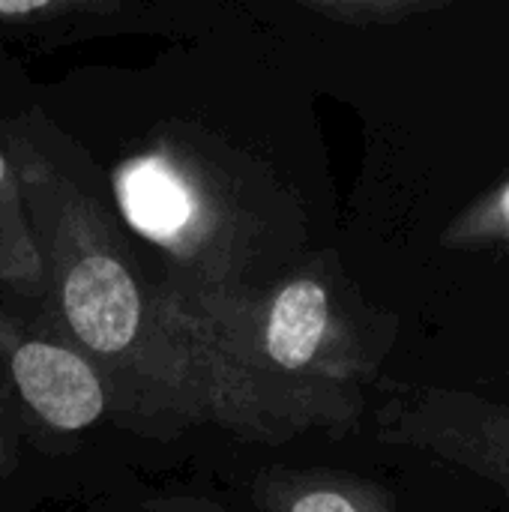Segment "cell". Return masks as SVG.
<instances>
[{"label": "cell", "instance_id": "obj_3", "mask_svg": "<svg viewBox=\"0 0 509 512\" xmlns=\"http://www.w3.org/2000/svg\"><path fill=\"white\" fill-rule=\"evenodd\" d=\"M12 375L27 405L54 429L78 432L102 414V387L93 369L66 348L27 342L12 357Z\"/></svg>", "mask_w": 509, "mask_h": 512}, {"label": "cell", "instance_id": "obj_4", "mask_svg": "<svg viewBox=\"0 0 509 512\" xmlns=\"http://www.w3.org/2000/svg\"><path fill=\"white\" fill-rule=\"evenodd\" d=\"M117 195L126 219L141 234L162 243L180 237L198 210L192 189L162 156H144L129 162L120 174Z\"/></svg>", "mask_w": 509, "mask_h": 512}, {"label": "cell", "instance_id": "obj_2", "mask_svg": "<svg viewBox=\"0 0 509 512\" xmlns=\"http://www.w3.org/2000/svg\"><path fill=\"white\" fill-rule=\"evenodd\" d=\"M63 309L75 336L99 351H123L138 333L141 300L132 276L108 255H87L72 267L63 288Z\"/></svg>", "mask_w": 509, "mask_h": 512}, {"label": "cell", "instance_id": "obj_8", "mask_svg": "<svg viewBox=\"0 0 509 512\" xmlns=\"http://www.w3.org/2000/svg\"><path fill=\"white\" fill-rule=\"evenodd\" d=\"M51 3L45 0H24V3H9V0H0V15H30V12H42L48 9Z\"/></svg>", "mask_w": 509, "mask_h": 512}, {"label": "cell", "instance_id": "obj_7", "mask_svg": "<svg viewBox=\"0 0 509 512\" xmlns=\"http://www.w3.org/2000/svg\"><path fill=\"white\" fill-rule=\"evenodd\" d=\"M291 512H369V507H363L360 501L333 492V489H315L303 498H297V504L291 507Z\"/></svg>", "mask_w": 509, "mask_h": 512}, {"label": "cell", "instance_id": "obj_6", "mask_svg": "<svg viewBox=\"0 0 509 512\" xmlns=\"http://www.w3.org/2000/svg\"><path fill=\"white\" fill-rule=\"evenodd\" d=\"M450 249H509V177L474 198L444 231Z\"/></svg>", "mask_w": 509, "mask_h": 512}, {"label": "cell", "instance_id": "obj_5", "mask_svg": "<svg viewBox=\"0 0 509 512\" xmlns=\"http://www.w3.org/2000/svg\"><path fill=\"white\" fill-rule=\"evenodd\" d=\"M330 327V297L315 279H297L273 303L267 324V354L282 369H303L315 360Z\"/></svg>", "mask_w": 509, "mask_h": 512}, {"label": "cell", "instance_id": "obj_9", "mask_svg": "<svg viewBox=\"0 0 509 512\" xmlns=\"http://www.w3.org/2000/svg\"><path fill=\"white\" fill-rule=\"evenodd\" d=\"M3 177H6V159L0 156V183H3Z\"/></svg>", "mask_w": 509, "mask_h": 512}, {"label": "cell", "instance_id": "obj_1", "mask_svg": "<svg viewBox=\"0 0 509 512\" xmlns=\"http://www.w3.org/2000/svg\"><path fill=\"white\" fill-rule=\"evenodd\" d=\"M411 438L441 459L489 480L509 504V402L474 393H429Z\"/></svg>", "mask_w": 509, "mask_h": 512}]
</instances>
